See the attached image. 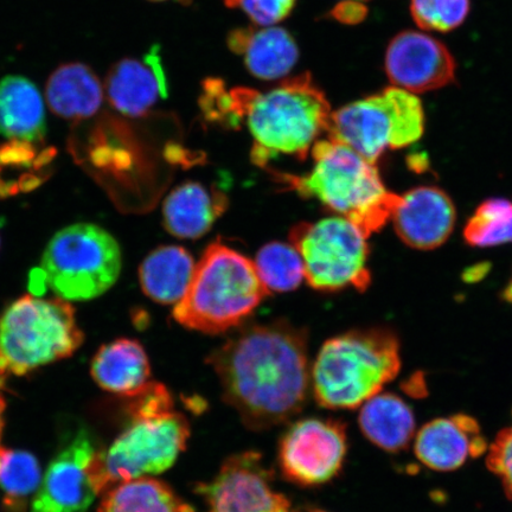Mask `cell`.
<instances>
[{
    "mask_svg": "<svg viewBox=\"0 0 512 512\" xmlns=\"http://www.w3.org/2000/svg\"><path fill=\"white\" fill-rule=\"evenodd\" d=\"M208 363L223 400L249 430L285 424L309 399V337L284 319L246 326L211 352Z\"/></svg>",
    "mask_w": 512,
    "mask_h": 512,
    "instance_id": "1",
    "label": "cell"
},
{
    "mask_svg": "<svg viewBox=\"0 0 512 512\" xmlns=\"http://www.w3.org/2000/svg\"><path fill=\"white\" fill-rule=\"evenodd\" d=\"M312 157L309 174H274L275 181L354 223L367 238L392 219L400 196L384 187L376 164L331 138L318 140Z\"/></svg>",
    "mask_w": 512,
    "mask_h": 512,
    "instance_id": "2",
    "label": "cell"
},
{
    "mask_svg": "<svg viewBox=\"0 0 512 512\" xmlns=\"http://www.w3.org/2000/svg\"><path fill=\"white\" fill-rule=\"evenodd\" d=\"M233 99L253 137L252 160L266 166L280 155L305 159L324 132L331 108L312 76L287 79L266 93L235 88Z\"/></svg>",
    "mask_w": 512,
    "mask_h": 512,
    "instance_id": "3",
    "label": "cell"
},
{
    "mask_svg": "<svg viewBox=\"0 0 512 512\" xmlns=\"http://www.w3.org/2000/svg\"><path fill=\"white\" fill-rule=\"evenodd\" d=\"M268 294L254 261L216 241L196 264L187 293L174 307L184 328L219 335L238 328Z\"/></svg>",
    "mask_w": 512,
    "mask_h": 512,
    "instance_id": "4",
    "label": "cell"
},
{
    "mask_svg": "<svg viewBox=\"0 0 512 512\" xmlns=\"http://www.w3.org/2000/svg\"><path fill=\"white\" fill-rule=\"evenodd\" d=\"M401 368L398 338L383 329L350 331L320 348L311 370L319 406L355 409L381 392Z\"/></svg>",
    "mask_w": 512,
    "mask_h": 512,
    "instance_id": "5",
    "label": "cell"
},
{
    "mask_svg": "<svg viewBox=\"0 0 512 512\" xmlns=\"http://www.w3.org/2000/svg\"><path fill=\"white\" fill-rule=\"evenodd\" d=\"M83 339L67 300L19 298L0 317V376H23L68 358Z\"/></svg>",
    "mask_w": 512,
    "mask_h": 512,
    "instance_id": "6",
    "label": "cell"
},
{
    "mask_svg": "<svg viewBox=\"0 0 512 512\" xmlns=\"http://www.w3.org/2000/svg\"><path fill=\"white\" fill-rule=\"evenodd\" d=\"M121 266L117 240L92 223L60 230L48 243L41 264L50 290L67 302L102 296L117 283Z\"/></svg>",
    "mask_w": 512,
    "mask_h": 512,
    "instance_id": "7",
    "label": "cell"
},
{
    "mask_svg": "<svg viewBox=\"0 0 512 512\" xmlns=\"http://www.w3.org/2000/svg\"><path fill=\"white\" fill-rule=\"evenodd\" d=\"M130 415V425L107 451L100 452L101 494L127 480L155 476L169 470L187 447L190 425L185 416L175 409Z\"/></svg>",
    "mask_w": 512,
    "mask_h": 512,
    "instance_id": "8",
    "label": "cell"
},
{
    "mask_svg": "<svg viewBox=\"0 0 512 512\" xmlns=\"http://www.w3.org/2000/svg\"><path fill=\"white\" fill-rule=\"evenodd\" d=\"M367 239L341 216L299 223L290 234V242L302 256L307 284L318 291L367 290L371 283Z\"/></svg>",
    "mask_w": 512,
    "mask_h": 512,
    "instance_id": "9",
    "label": "cell"
},
{
    "mask_svg": "<svg viewBox=\"0 0 512 512\" xmlns=\"http://www.w3.org/2000/svg\"><path fill=\"white\" fill-rule=\"evenodd\" d=\"M347 430L341 421L309 418L294 422L280 440L278 462L291 483H329L342 470L347 456Z\"/></svg>",
    "mask_w": 512,
    "mask_h": 512,
    "instance_id": "10",
    "label": "cell"
},
{
    "mask_svg": "<svg viewBox=\"0 0 512 512\" xmlns=\"http://www.w3.org/2000/svg\"><path fill=\"white\" fill-rule=\"evenodd\" d=\"M272 483L273 472L261 454L247 451L229 457L210 482L197 484L196 492L208 512H298Z\"/></svg>",
    "mask_w": 512,
    "mask_h": 512,
    "instance_id": "11",
    "label": "cell"
},
{
    "mask_svg": "<svg viewBox=\"0 0 512 512\" xmlns=\"http://www.w3.org/2000/svg\"><path fill=\"white\" fill-rule=\"evenodd\" d=\"M100 452L86 431L76 434L50 463L30 512H87L101 494Z\"/></svg>",
    "mask_w": 512,
    "mask_h": 512,
    "instance_id": "12",
    "label": "cell"
},
{
    "mask_svg": "<svg viewBox=\"0 0 512 512\" xmlns=\"http://www.w3.org/2000/svg\"><path fill=\"white\" fill-rule=\"evenodd\" d=\"M386 72L394 87L425 93L450 85L456 78V62L435 38L403 31L389 43Z\"/></svg>",
    "mask_w": 512,
    "mask_h": 512,
    "instance_id": "13",
    "label": "cell"
},
{
    "mask_svg": "<svg viewBox=\"0 0 512 512\" xmlns=\"http://www.w3.org/2000/svg\"><path fill=\"white\" fill-rule=\"evenodd\" d=\"M328 134L376 164L394 146L395 121L386 89L332 113Z\"/></svg>",
    "mask_w": 512,
    "mask_h": 512,
    "instance_id": "14",
    "label": "cell"
},
{
    "mask_svg": "<svg viewBox=\"0 0 512 512\" xmlns=\"http://www.w3.org/2000/svg\"><path fill=\"white\" fill-rule=\"evenodd\" d=\"M456 217V207L445 191L419 187L400 196L392 219L395 232L405 245L431 251L450 238Z\"/></svg>",
    "mask_w": 512,
    "mask_h": 512,
    "instance_id": "15",
    "label": "cell"
},
{
    "mask_svg": "<svg viewBox=\"0 0 512 512\" xmlns=\"http://www.w3.org/2000/svg\"><path fill=\"white\" fill-rule=\"evenodd\" d=\"M168 94L158 47H153L142 60L124 59L115 63L105 81L107 101L115 111L130 118L149 114Z\"/></svg>",
    "mask_w": 512,
    "mask_h": 512,
    "instance_id": "16",
    "label": "cell"
},
{
    "mask_svg": "<svg viewBox=\"0 0 512 512\" xmlns=\"http://www.w3.org/2000/svg\"><path fill=\"white\" fill-rule=\"evenodd\" d=\"M415 456L435 471H453L483 456L486 441L476 419L465 414L428 422L416 435Z\"/></svg>",
    "mask_w": 512,
    "mask_h": 512,
    "instance_id": "17",
    "label": "cell"
},
{
    "mask_svg": "<svg viewBox=\"0 0 512 512\" xmlns=\"http://www.w3.org/2000/svg\"><path fill=\"white\" fill-rule=\"evenodd\" d=\"M228 47L243 57L248 72L260 80L284 78L299 59V49L293 36L278 27L233 30L228 35Z\"/></svg>",
    "mask_w": 512,
    "mask_h": 512,
    "instance_id": "18",
    "label": "cell"
},
{
    "mask_svg": "<svg viewBox=\"0 0 512 512\" xmlns=\"http://www.w3.org/2000/svg\"><path fill=\"white\" fill-rule=\"evenodd\" d=\"M227 207L228 198L223 192L210 190L198 182L183 183L166 197L164 226L179 239L202 238Z\"/></svg>",
    "mask_w": 512,
    "mask_h": 512,
    "instance_id": "19",
    "label": "cell"
},
{
    "mask_svg": "<svg viewBox=\"0 0 512 512\" xmlns=\"http://www.w3.org/2000/svg\"><path fill=\"white\" fill-rule=\"evenodd\" d=\"M91 373L106 392L130 399L152 382L149 357L134 339L121 338L102 345L93 358Z\"/></svg>",
    "mask_w": 512,
    "mask_h": 512,
    "instance_id": "20",
    "label": "cell"
},
{
    "mask_svg": "<svg viewBox=\"0 0 512 512\" xmlns=\"http://www.w3.org/2000/svg\"><path fill=\"white\" fill-rule=\"evenodd\" d=\"M46 110L40 91L22 76L0 80V134L25 143H42Z\"/></svg>",
    "mask_w": 512,
    "mask_h": 512,
    "instance_id": "21",
    "label": "cell"
},
{
    "mask_svg": "<svg viewBox=\"0 0 512 512\" xmlns=\"http://www.w3.org/2000/svg\"><path fill=\"white\" fill-rule=\"evenodd\" d=\"M50 110L63 119L93 117L104 101V88L91 68L82 63H67L57 68L47 83Z\"/></svg>",
    "mask_w": 512,
    "mask_h": 512,
    "instance_id": "22",
    "label": "cell"
},
{
    "mask_svg": "<svg viewBox=\"0 0 512 512\" xmlns=\"http://www.w3.org/2000/svg\"><path fill=\"white\" fill-rule=\"evenodd\" d=\"M195 267L194 258L187 249L159 247L147 255L140 266V285L153 302L176 305L187 293Z\"/></svg>",
    "mask_w": 512,
    "mask_h": 512,
    "instance_id": "23",
    "label": "cell"
},
{
    "mask_svg": "<svg viewBox=\"0 0 512 512\" xmlns=\"http://www.w3.org/2000/svg\"><path fill=\"white\" fill-rule=\"evenodd\" d=\"M358 421L371 443L388 452L406 448L415 431L412 408L394 394H377L364 402Z\"/></svg>",
    "mask_w": 512,
    "mask_h": 512,
    "instance_id": "24",
    "label": "cell"
},
{
    "mask_svg": "<svg viewBox=\"0 0 512 512\" xmlns=\"http://www.w3.org/2000/svg\"><path fill=\"white\" fill-rule=\"evenodd\" d=\"M99 512H195L168 484L142 477L112 486Z\"/></svg>",
    "mask_w": 512,
    "mask_h": 512,
    "instance_id": "25",
    "label": "cell"
},
{
    "mask_svg": "<svg viewBox=\"0 0 512 512\" xmlns=\"http://www.w3.org/2000/svg\"><path fill=\"white\" fill-rule=\"evenodd\" d=\"M254 265L262 284L270 293L291 292L305 279L302 256L292 243H267L256 254Z\"/></svg>",
    "mask_w": 512,
    "mask_h": 512,
    "instance_id": "26",
    "label": "cell"
},
{
    "mask_svg": "<svg viewBox=\"0 0 512 512\" xmlns=\"http://www.w3.org/2000/svg\"><path fill=\"white\" fill-rule=\"evenodd\" d=\"M41 482L40 464L32 454L0 447V489L10 508H22Z\"/></svg>",
    "mask_w": 512,
    "mask_h": 512,
    "instance_id": "27",
    "label": "cell"
},
{
    "mask_svg": "<svg viewBox=\"0 0 512 512\" xmlns=\"http://www.w3.org/2000/svg\"><path fill=\"white\" fill-rule=\"evenodd\" d=\"M464 238L473 247H496L512 242V201L491 198L467 221Z\"/></svg>",
    "mask_w": 512,
    "mask_h": 512,
    "instance_id": "28",
    "label": "cell"
},
{
    "mask_svg": "<svg viewBox=\"0 0 512 512\" xmlns=\"http://www.w3.org/2000/svg\"><path fill=\"white\" fill-rule=\"evenodd\" d=\"M470 0H412L411 12L419 28L448 32L462 25L469 15Z\"/></svg>",
    "mask_w": 512,
    "mask_h": 512,
    "instance_id": "29",
    "label": "cell"
},
{
    "mask_svg": "<svg viewBox=\"0 0 512 512\" xmlns=\"http://www.w3.org/2000/svg\"><path fill=\"white\" fill-rule=\"evenodd\" d=\"M230 9H238L260 27H273L291 14L296 0H224Z\"/></svg>",
    "mask_w": 512,
    "mask_h": 512,
    "instance_id": "30",
    "label": "cell"
},
{
    "mask_svg": "<svg viewBox=\"0 0 512 512\" xmlns=\"http://www.w3.org/2000/svg\"><path fill=\"white\" fill-rule=\"evenodd\" d=\"M489 469L501 480L505 494L512 501V426L504 428L491 445L488 459Z\"/></svg>",
    "mask_w": 512,
    "mask_h": 512,
    "instance_id": "31",
    "label": "cell"
},
{
    "mask_svg": "<svg viewBox=\"0 0 512 512\" xmlns=\"http://www.w3.org/2000/svg\"><path fill=\"white\" fill-rule=\"evenodd\" d=\"M366 14V8L360 2H352V0H345L344 3L338 4L332 12L338 21L349 24L362 21Z\"/></svg>",
    "mask_w": 512,
    "mask_h": 512,
    "instance_id": "32",
    "label": "cell"
},
{
    "mask_svg": "<svg viewBox=\"0 0 512 512\" xmlns=\"http://www.w3.org/2000/svg\"><path fill=\"white\" fill-rule=\"evenodd\" d=\"M6 403L3 398V395L0 394V440H2V433L4 428V411H5ZM2 447V446H0Z\"/></svg>",
    "mask_w": 512,
    "mask_h": 512,
    "instance_id": "33",
    "label": "cell"
},
{
    "mask_svg": "<svg viewBox=\"0 0 512 512\" xmlns=\"http://www.w3.org/2000/svg\"><path fill=\"white\" fill-rule=\"evenodd\" d=\"M504 299L507 300L510 304H512V277L510 280V283L508 284L507 288L504 290Z\"/></svg>",
    "mask_w": 512,
    "mask_h": 512,
    "instance_id": "34",
    "label": "cell"
},
{
    "mask_svg": "<svg viewBox=\"0 0 512 512\" xmlns=\"http://www.w3.org/2000/svg\"><path fill=\"white\" fill-rule=\"evenodd\" d=\"M152 2H164V0H152ZM176 2L181 4H189L191 0H176Z\"/></svg>",
    "mask_w": 512,
    "mask_h": 512,
    "instance_id": "35",
    "label": "cell"
},
{
    "mask_svg": "<svg viewBox=\"0 0 512 512\" xmlns=\"http://www.w3.org/2000/svg\"><path fill=\"white\" fill-rule=\"evenodd\" d=\"M309 512H326V511L320 510V509H310Z\"/></svg>",
    "mask_w": 512,
    "mask_h": 512,
    "instance_id": "36",
    "label": "cell"
},
{
    "mask_svg": "<svg viewBox=\"0 0 512 512\" xmlns=\"http://www.w3.org/2000/svg\"><path fill=\"white\" fill-rule=\"evenodd\" d=\"M352 2H363V0H352Z\"/></svg>",
    "mask_w": 512,
    "mask_h": 512,
    "instance_id": "37",
    "label": "cell"
}]
</instances>
